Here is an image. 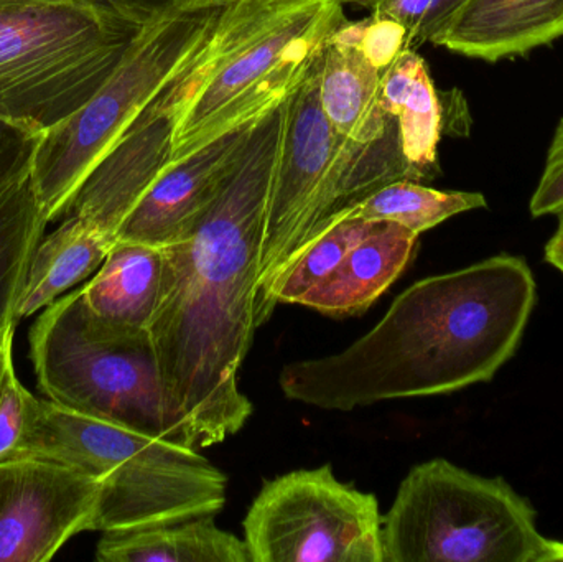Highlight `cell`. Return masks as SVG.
Segmentation results:
<instances>
[{
	"label": "cell",
	"instance_id": "cell-1",
	"mask_svg": "<svg viewBox=\"0 0 563 562\" xmlns=\"http://www.w3.org/2000/svg\"><path fill=\"white\" fill-rule=\"evenodd\" d=\"M287 101L256 122L246 148L194 230L162 247L148 323L165 396L191 448L238 434L253 415L238 375L256 327L267 205Z\"/></svg>",
	"mask_w": 563,
	"mask_h": 562
},
{
	"label": "cell",
	"instance_id": "cell-2",
	"mask_svg": "<svg viewBox=\"0 0 563 562\" xmlns=\"http://www.w3.org/2000/svg\"><path fill=\"white\" fill-rule=\"evenodd\" d=\"M536 300L534 274L512 254L426 277L343 352L285 365L282 393L327 411H353L492 382L515 356Z\"/></svg>",
	"mask_w": 563,
	"mask_h": 562
},
{
	"label": "cell",
	"instance_id": "cell-3",
	"mask_svg": "<svg viewBox=\"0 0 563 562\" xmlns=\"http://www.w3.org/2000/svg\"><path fill=\"white\" fill-rule=\"evenodd\" d=\"M336 0H234L152 106L172 122V164L290 98L331 33Z\"/></svg>",
	"mask_w": 563,
	"mask_h": 562
},
{
	"label": "cell",
	"instance_id": "cell-4",
	"mask_svg": "<svg viewBox=\"0 0 563 562\" xmlns=\"http://www.w3.org/2000/svg\"><path fill=\"white\" fill-rule=\"evenodd\" d=\"M404 178L420 181L404 157L396 121L371 144L341 135L321 108L317 59L287 99L267 205L256 313L291 256L374 191Z\"/></svg>",
	"mask_w": 563,
	"mask_h": 562
},
{
	"label": "cell",
	"instance_id": "cell-5",
	"mask_svg": "<svg viewBox=\"0 0 563 562\" xmlns=\"http://www.w3.org/2000/svg\"><path fill=\"white\" fill-rule=\"evenodd\" d=\"M145 12L118 0H0V115L45 134L111 76Z\"/></svg>",
	"mask_w": 563,
	"mask_h": 562
},
{
	"label": "cell",
	"instance_id": "cell-6",
	"mask_svg": "<svg viewBox=\"0 0 563 562\" xmlns=\"http://www.w3.org/2000/svg\"><path fill=\"white\" fill-rule=\"evenodd\" d=\"M29 350L36 386L49 401L191 448L168 406L148 330L92 316L79 287L38 313Z\"/></svg>",
	"mask_w": 563,
	"mask_h": 562
},
{
	"label": "cell",
	"instance_id": "cell-7",
	"mask_svg": "<svg viewBox=\"0 0 563 562\" xmlns=\"http://www.w3.org/2000/svg\"><path fill=\"white\" fill-rule=\"evenodd\" d=\"M220 9L178 7L167 0L145 12L101 88L42 135L32 181L48 223L66 217L96 165L190 62L213 30Z\"/></svg>",
	"mask_w": 563,
	"mask_h": 562
},
{
	"label": "cell",
	"instance_id": "cell-8",
	"mask_svg": "<svg viewBox=\"0 0 563 562\" xmlns=\"http://www.w3.org/2000/svg\"><path fill=\"white\" fill-rule=\"evenodd\" d=\"M536 520L505 478L432 459L410 469L383 517L384 562L559 561Z\"/></svg>",
	"mask_w": 563,
	"mask_h": 562
},
{
	"label": "cell",
	"instance_id": "cell-9",
	"mask_svg": "<svg viewBox=\"0 0 563 562\" xmlns=\"http://www.w3.org/2000/svg\"><path fill=\"white\" fill-rule=\"evenodd\" d=\"M243 528L251 562H384L379 502L330 465L266 482Z\"/></svg>",
	"mask_w": 563,
	"mask_h": 562
},
{
	"label": "cell",
	"instance_id": "cell-10",
	"mask_svg": "<svg viewBox=\"0 0 563 562\" xmlns=\"http://www.w3.org/2000/svg\"><path fill=\"white\" fill-rule=\"evenodd\" d=\"M99 492L98 478L55 462H0V562L53 560L92 531Z\"/></svg>",
	"mask_w": 563,
	"mask_h": 562
},
{
	"label": "cell",
	"instance_id": "cell-11",
	"mask_svg": "<svg viewBox=\"0 0 563 562\" xmlns=\"http://www.w3.org/2000/svg\"><path fill=\"white\" fill-rule=\"evenodd\" d=\"M256 122L168 165L125 218L115 241L165 247L187 236L236 167Z\"/></svg>",
	"mask_w": 563,
	"mask_h": 562
},
{
	"label": "cell",
	"instance_id": "cell-12",
	"mask_svg": "<svg viewBox=\"0 0 563 562\" xmlns=\"http://www.w3.org/2000/svg\"><path fill=\"white\" fill-rule=\"evenodd\" d=\"M172 164V122L148 106L79 188L68 213L118 240L119 228Z\"/></svg>",
	"mask_w": 563,
	"mask_h": 562
},
{
	"label": "cell",
	"instance_id": "cell-13",
	"mask_svg": "<svg viewBox=\"0 0 563 562\" xmlns=\"http://www.w3.org/2000/svg\"><path fill=\"white\" fill-rule=\"evenodd\" d=\"M563 36V0H465L433 45L496 63Z\"/></svg>",
	"mask_w": 563,
	"mask_h": 562
},
{
	"label": "cell",
	"instance_id": "cell-14",
	"mask_svg": "<svg viewBox=\"0 0 563 562\" xmlns=\"http://www.w3.org/2000/svg\"><path fill=\"white\" fill-rule=\"evenodd\" d=\"M419 236L397 223L376 221L341 261L333 276L301 299L300 306L331 317L366 312L404 273Z\"/></svg>",
	"mask_w": 563,
	"mask_h": 562
},
{
	"label": "cell",
	"instance_id": "cell-15",
	"mask_svg": "<svg viewBox=\"0 0 563 562\" xmlns=\"http://www.w3.org/2000/svg\"><path fill=\"white\" fill-rule=\"evenodd\" d=\"M318 96L328 121L351 141H379L393 124L383 106V73L333 33L318 56Z\"/></svg>",
	"mask_w": 563,
	"mask_h": 562
},
{
	"label": "cell",
	"instance_id": "cell-16",
	"mask_svg": "<svg viewBox=\"0 0 563 562\" xmlns=\"http://www.w3.org/2000/svg\"><path fill=\"white\" fill-rule=\"evenodd\" d=\"M164 277V251L115 241L95 276L79 286L86 309L114 326L148 329Z\"/></svg>",
	"mask_w": 563,
	"mask_h": 562
},
{
	"label": "cell",
	"instance_id": "cell-17",
	"mask_svg": "<svg viewBox=\"0 0 563 562\" xmlns=\"http://www.w3.org/2000/svg\"><path fill=\"white\" fill-rule=\"evenodd\" d=\"M114 241L95 224L69 214L48 236H43L30 264L15 319L35 316L59 297L95 276Z\"/></svg>",
	"mask_w": 563,
	"mask_h": 562
},
{
	"label": "cell",
	"instance_id": "cell-18",
	"mask_svg": "<svg viewBox=\"0 0 563 562\" xmlns=\"http://www.w3.org/2000/svg\"><path fill=\"white\" fill-rule=\"evenodd\" d=\"M214 517L102 531L99 562H251L246 543L217 527Z\"/></svg>",
	"mask_w": 563,
	"mask_h": 562
},
{
	"label": "cell",
	"instance_id": "cell-19",
	"mask_svg": "<svg viewBox=\"0 0 563 562\" xmlns=\"http://www.w3.org/2000/svg\"><path fill=\"white\" fill-rule=\"evenodd\" d=\"M383 106L396 121L407 164L419 180L433 177L439 170L442 104L429 66L416 49L407 48L383 73Z\"/></svg>",
	"mask_w": 563,
	"mask_h": 562
},
{
	"label": "cell",
	"instance_id": "cell-20",
	"mask_svg": "<svg viewBox=\"0 0 563 562\" xmlns=\"http://www.w3.org/2000/svg\"><path fill=\"white\" fill-rule=\"evenodd\" d=\"M46 224L32 175L0 195V329L19 323L16 306Z\"/></svg>",
	"mask_w": 563,
	"mask_h": 562
},
{
	"label": "cell",
	"instance_id": "cell-21",
	"mask_svg": "<svg viewBox=\"0 0 563 562\" xmlns=\"http://www.w3.org/2000/svg\"><path fill=\"white\" fill-rule=\"evenodd\" d=\"M488 207L478 191H443L417 180H396L374 191L344 218L397 223L420 236L443 221Z\"/></svg>",
	"mask_w": 563,
	"mask_h": 562
},
{
	"label": "cell",
	"instance_id": "cell-22",
	"mask_svg": "<svg viewBox=\"0 0 563 562\" xmlns=\"http://www.w3.org/2000/svg\"><path fill=\"white\" fill-rule=\"evenodd\" d=\"M334 38L357 46L380 73L386 71L402 52L412 48L404 23L393 16L374 15L361 22H343L333 32Z\"/></svg>",
	"mask_w": 563,
	"mask_h": 562
},
{
	"label": "cell",
	"instance_id": "cell-23",
	"mask_svg": "<svg viewBox=\"0 0 563 562\" xmlns=\"http://www.w3.org/2000/svg\"><path fill=\"white\" fill-rule=\"evenodd\" d=\"M465 0H380L371 9L374 15L393 16L409 32L412 48L432 43Z\"/></svg>",
	"mask_w": 563,
	"mask_h": 562
},
{
	"label": "cell",
	"instance_id": "cell-24",
	"mask_svg": "<svg viewBox=\"0 0 563 562\" xmlns=\"http://www.w3.org/2000/svg\"><path fill=\"white\" fill-rule=\"evenodd\" d=\"M42 135L0 115V195L32 175Z\"/></svg>",
	"mask_w": 563,
	"mask_h": 562
},
{
	"label": "cell",
	"instance_id": "cell-25",
	"mask_svg": "<svg viewBox=\"0 0 563 562\" xmlns=\"http://www.w3.org/2000/svg\"><path fill=\"white\" fill-rule=\"evenodd\" d=\"M25 386L16 378L13 356L3 370L0 382V462L7 461L16 448L25 418Z\"/></svg>",
	"mask_w": 563,
	"mask_h": 562
},
{
	"label": "cell",
	"instance_id": "cell-26",
	"mask_svg": "<svg viewBox=\"0 0 563 562\" xmlns=\"http://www.w3.org/2000/svg\"><path fill=\"white\" fill-rule=\"evenodd\" d=\"M531 213L534 218L563 213V118L555 129L544 172L531 198Z\"/></svg>",
	"mask_w": 563,
	"mask_h": 562
},
{
	"label": "cell",
	"instance_id": "cell-27",
	"mask_svg": "<svg viewBox=\"0 0 563 562\" xmlns=\"http://www.w3.org/2000/svg\"><path fill=\"white\" fill-rule=\"evenodd\" d=\"M558 218V230H555L554 236L549 240V243L545 244L544 256L551 266L563 274V213L559 214Z\"/></svg>",
	"mask_w": 563,
	"mask_h": 562
},
{
	"label": "cell",
	"instance_id": "cell-28",
	"mask_svg": "<svg viewBox=\"0 0 563 562\" xmlns=\"http://www.w3.org/2000/svg\"><path fill=\"white\" fill-rule=\"evenodd\" d=\"M16 323H7L0 329V382H2L3 370L13 356V335H15Z\"/></svg>",
	"mask_w": 563,
	"mask_h": 562
},
{
	"label": "cell",
	"instance_id": "cell-29",
	"mask_svg": "<svg viewBox=\"0 0 563 562\" xmlns=\"http://www.w3.org/2000/svg\"><path fill=\"white\" fill-rule=\"evenodd\" d=\"M168 2L175 3L178 7H213L224 5V3L234 2V0H168ZM336 2H341L343 5L344 3H360V5L373 9L380 0H336Z\"/></svg>",
	"mask_w": 563,
	"mask_h": 562
}]
</instances>
